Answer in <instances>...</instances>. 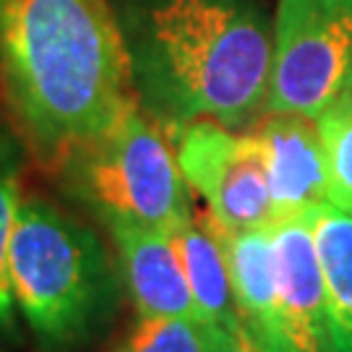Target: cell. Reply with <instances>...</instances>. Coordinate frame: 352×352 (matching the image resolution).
Here are the masks:
<instances>
[{"mask_svg":"<svg viewBox=\"0 0 352 352\" xmlns=\"http://www.w3.org/2000/svg\"><path fill=\"white\" fill-rule=\"evenodd\" d=\"M113 8L133 94L164 131L201 118L248 131L266 115L269 0H118Z\"/></svg>","mask_w":352,"mask_h":352,"instance_id":"6da1fadb","label":"cell"},{"mask_svg":"<svg viewBox=\"0 0 352 352\" xmlns=\"http://www.w3.org/2000/svg\"><path fill=\"white\" fill-rule=\"evenodd\" d=\"M0 78L19 139L52 170L136 102L110 0H6Z\"/></svg>","mask_w":352,"mask_h":352,"instance_id":"7a4b0ae2","label":"cell"},{"mask_svg":"<svg viewBox=\"0 0 352 352\" xmlns=\"http://www.w3.org/2000/svg\"><path fill=\"white\" fill-rule=\"evenodd\" d=\"M16 311L45 352H84L120 308V269L102 238L39 196L19 204L8 253Z\"/></svg>","mask_w":352,"mask_h":352,"instance_id":"3957f363","label":"cell"},{"mask_svg":"<svg viewBox=\"0 0 352 352\" xmlns=\"http://www.w3.org/2000/svg\"><path fill=\"white\" fill-rule=\"evenodd\" d=\"M55 173L65 193L104 227L131 222L170 232L193 217L173 141L139 100L113 126L74 146Z\"/></svg>","mask_w":352,"mask_h":352,"instance_id":"277c9868","label":"cell"},{"mask_svg":"<svg viewBox=\"0 0 352 352\" xmlns=\"http://www.w3.org/2000/svg\"><path fill=\"white\" fill-rule=\"evenodd\" d=\"M352 81V0H277L269 113L318 120Z\"/></svg>","mask_w":352,"mask_h":352,"instance_id":"5b68a950","label":"cell"},{"mask_svg":"<svg viewBox=\"0 0 352 352\" xmlns=\"http://www.w3.org/2000/svg\"><path fill=\"white\" fill-rule=\"evenodd\" d=\"M188 188L209 206V219L227 232L274 225L261 149L251 131H230L201 118L167 131Z\"/></svg>","mask_w":352,"mask_h":352,"instance_id":"8992f818","label":"cell"},{"mask_svg":"<svg viewBox=\"0 0 352 352\" xmlns=\"http://www.w3.org/2000/svg\"><path fill=\"white\" fill-rule=\"evenodd\" d=\"M282 352H334L316 240L305 217L272 225Z\"/></svg>","mask_w":352,"mask_h":352,"instance_id":"52a82bcc","label":"cell"},{"mask_svg":"<svg viewBox=\"0 0 352 352\" xmlns=\"http://www.w3.org/2000/svg\"><path fill=\"white\" fill-rule=\"evenodd\" d=\"M248 131L264 157L274 225L329 204L327 151L316 120L305 115L269 113Z\"/></svg>","mask_w":352,"mask_h":352,"instance_id":"ba28073f","label":"cell"},{"mask_svg":"<svg viewBox=\"0 0 352 352\" xmlns=\"http://www.w3.org/2000/svg\"><path fill=\"white\" fill-rule=\"evenodd\" d=\"M107 230L136 316L199 318L170 232L131 222H113Z\"/></svg>","mask_w":352,"mask_h":352,"instance_id":"9c48e42d","label":"cell"},{"mask_svg":"<svg viewBox=\"0 0 352 352\" xmlns=\"http://www.w3.org/2000/svg\"><path fill=\"white\" fill-rule=\"evenodd\" d=\"M209 225L225 248L240 321L251 329V334L264 347H269L272 352H282L274 256H272V227L227 232V230L214 225L212 219H209Z\"/></svg>","mask_w":352,"mask_h":352,"instance_id":"30bf717a","label":"cell"},{"mask_svg":"<svg viewBox=\"0 0 352 352\" xmlns=\"http://www.w3.org/2000/svg\"><path fill=\"white\" fill-rule=\"evenodd\" d=\"M170 238L177 251L180 266H183V274L188 279L199 321L209 327L240 324L225 248L209 225V219L206 217L199 219L193 214L183 225L170 230Z\"/></svg>","mask_w":352,"mask_h":352,"instance_id":"8fae6325","label":"cell"},{"mask_svg":"<svg viewBox=\"0 0 352 352\" xmlns=\"http://www.w3.org/2000/svg\"><path fill=\"white\" fill-rule=\"evenodd\" d=\"M305 219L324 274L334 352H352V214L321 204Z\"/></svg>","mask_w":352,"mask_h":352,"instance_id":"7c38bea8","label":"cell"},{"mask_svg":"<svg viewBox=\"0 0 352 352\" xmlns=\"http://www.w3.org/2000/svg\"><path fill=\"white\" fill-rule=\"evenodd\" d=\"M24 141L0 126V340L16 337V302L8 274V253L16 212L21 204Z\"/></svg>","mask_w":352,"mask_h":352,"instance_id":"4fadbf2b","label":"cell"},{"mask_svg":"<svg viewBox=\"0 0 352 352\" xmlns=\"http://www.w3.org/2000/svg\"><path fill=\"white\" fill-rule=\"evenodd\" d=\"M113 352H212L209 327L199 318L139 316Z\"/></svg>","mask_w":352,"mask_h":352,"instance_id":"5bb4252c","label":"cell"},{"mask_svg":"<svg viewBox=\"0 0 352 352\" xmlns=\"http://www.w3.org/2000/svg\"><path fill=\"white\" fill-rule=\"evenodd\" d=\"M316 123H318L324 151H327V199L331 206L352 214V107L340 100Z\"/></svg>","mask_w":352,"mask_h":352,"instance_id":"9a60e30c","label":"cell"},{"mask_svg":"<svg viewBox=\"0 0 352 352\" xmlns=\"http://www.w3.org/2000/svg\"><path fill=\"white\" fill-rule=\"evenodd\" d=\"M209 342L212 352H272L253 337L243 321L235 327H209Z\"/></svg>","mask_w":352,"mask_h":352,"instance_id":"2e32d148","label":"cell"},{"mask_svg":"<svg viewBox=\"0 0 352 352\" xmlns=\"http://www.w3.org/2000/svg\"><path fill=\"white\" fill-rule=\"evenodd\" d=\"M342 102H347L352 107V81H350V87H347V91H344V97H342Z\"/></svg>","mask_w":352,"mask_h":352,"instance_id":"e0dca14e","label":"cell"},{"mask_svg":"<svg viewBox=\"0 0 352 352\" xmlns=\"http://www.w3.org/2000/svg\"><path fill=\"white\" fill-rule=\"evenodd\" d=\"M3 6H6V0H0V16H3Z\"/></svg>","mask_w":352,"mask_h":352,"instance_id":"ac0fdd59","label":"cell"}]
</instances>
